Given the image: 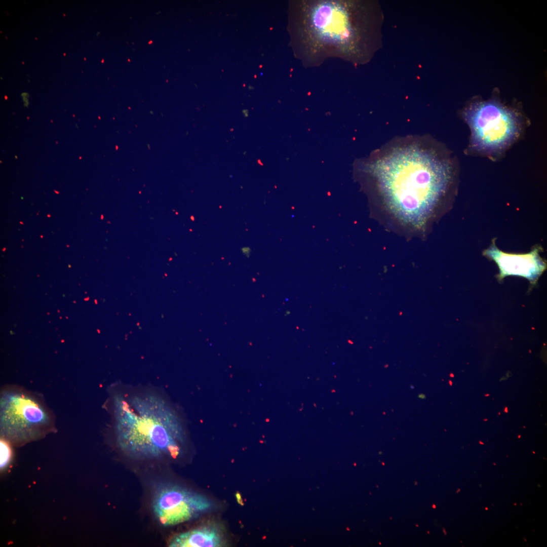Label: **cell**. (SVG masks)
Segmentation results:
<instances>
[{
  "label": "cell",
  "mask_w": 547,
  "mask_h": 547,
  "mask_svg": "<svg viewBox=\"0 0 547 547\" xmlns=\"http://www.w3.org/2000/svg\"><path fill=\"white\" fill-rule=\"evenodd\" d=\"M368 166L389 209L402 221L420 226L448 191L456 165L448 150L430 137L409 136L382 146Z\"/></svg>",
  "instance_id": "obj_1"
},
{
  "label": "cell",
  "mask_w": 547,
  "mask_h": 547,
  "mask_svg": "<svg viewBox=\"0 0 547 547\" xmlns=\"http://www.w3.org/2000/svg\"><path fill=\"white\" fill-rule=\"evenodd\" d=\"M463 116L471 130V148L488 157L500 155L517 139L522 130L520 116L494 100L472 104Z\"/></svg>",
  "instance_id": "obj_4"
},
{
  "label": "cell",
  "mask_w": 547,
  "mask_h": 547,
  "mask_svg": "<svg viewBox=\"0 0 547 547\" xmlns=\"http://www.w3.org/2000/svg\"><path fill=\"white\" fill-rule=\"evenodd\" d=\"M51 419L35 398L21 391L3 394L1 401V426L8 436L29 437L46 431Z\"/></svg>",
  "instance_id": "obj_5"
},
{
  "label": "cell",
  "mask_w": 547,
  "mask_h": 547,
  "mask_svg": "<svg viewBox=\"0 0 547 547\" xmlns=\"http://www.w3.org/2000/svg\"><path fill=\"white\" fill-rule=\"evenodd\" d=\"M114 397L116 442L128 457L138 460L176 458L182 431L166 400L153 393Z\"/></svg>",
  "instance_id": "obj_2"
},
{
  "label": "cell",
  "mask_w": 547,
  "mask_h": 547,
  "mask_svg": "<svg viewBox=\"0 0 547 547\" xmlns=\"http://www.w3.org/2000/svg\"><path fill=\"white\" fill-rule=\"evenodd\" d=\"M343 2H321L309 7L301 26L312 47L321 51H335L344 55H357L361 51L360 41L368 30L361 22L359 6Z\"/></svg>",
  "instance_id": "obj_3"
},
{
  "label": "cell",
  "mask_w": 547,
  "mask_h": 547,
  "mask_svg": "<svg viewBox=\"0 0 547 547\" xmlns=\"http://www.w3.org/2000/svg\"><path fill=\"white\" fill-rule=\"evenodd\" d=\"M1 450V468H4L10 461L12 451L10 446L6 441L1 440L0 442Z\"/></svg>",
  "instance_id": "obj_9"
},
{
  "label": "cell",
  "mask_w": 547,
  "mask_h": 547,
  "mask_svg": "<svg viewBox=\"0 0 547 547\" xmlns=\"http://www.w3.org/2000/svg\"><path fill=\"white\" fill-rule=\"evenodd\" d=\"M211 506V501L205 496L173 484L160 486L154 494L152 503L155 518L165 527L191 520Z\"/></svg>",
  "instance_id": "obj_6"
},
{
  "label": "cell",
  "mask_w": 547,
  "mask_h": 547,
  "mask_svg": "<svg viewBox=\"0 0 547 547\" xmlns=\"http://www.w3.org/2000/svg\"><path fill=\"white\" fill-rule=\"evenodd\" d=\"M223 544L218 529L203 527L176 535L169 543L170 547H218Z\"/></svg>",
  "instance_id": "obj_8"
},
{
  "label": "cell",
  "mask_w": 547,
  "mask_h": 547,
  "mask_svg": "<svg viewBox=\"0 0 547 547\" xmlns=\"http://www.w3.org/2000/svg\"><path fill=\"white\" fill-rule=\"evenodd\" d=\"M495 240L483 254L497 264L499 273L497 278L499 281L508 276L522 277L527 279L533 287L546 268V261L539 255L541 247H535L526 254H512L504 252L497 248Z\"/></svg>",
  "instance_id": "obj_7"
},
{
  "label": "cell",
  "mask_w": 547,
  "mask_h": 547,
  "mask_svg": "<svg viewBox=\"0 0 547 547\" xmlns=\"http://www.w3.org/2000/svg\"><path fill=\"white\" fill-rule=\"evenodd\" d=\"M418 397L421 399H424L425 398L424 395L423 394H420L418 396Z\"/></svg>",
  "instance_id": "obj_10"
}]
</instances>
